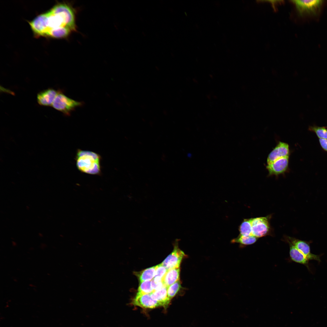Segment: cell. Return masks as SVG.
<instances>
[{"instance_id": "11", "label": "cell", "mask_w": 327, "mask_h": 327, "mask_svg": "<svg viewBox=\"0 0 327 327\" xmlns=\"http://www.w3.org/2000/svg\"><path fill=\"white\" fill-rule=\"evenodd\" d=\"M59 91L50 88L39 92L37 99L38 104L41 106H51Z\"/></svg>"}, {"instance_id": "5", "label": "cell", "mask_w": 327, "mask_h": 327, "mask_svg": "<svg viewBox=\"0 0 327 327\" xmlns=\"http://www.w3.org/2000/svg\"><path fill=\"white\" fill-rule=\"evenodd\" d=\"M285 240L288 243L294 246L302 253L309 260H315L320 262V256L316 255L311 253L310 246V242L302 240L291 237H285Z\"/></svg>"}, {"instance_id": "10", "label": "cell", "mask_w": 327, "mask_h": 327, "mask_svg": "<svg viewBox=\"0 0 327 327\" xmlns=\"http://www.w3.org/2000/svg\"><path fill=\"white\" fill-rule=\"evenodd\" d=\"M132 303L136 306L145 308L153 309L162 306L158 302L153 299L149 294H137Z\"/></svg>"}, {"instance_id": "20", "label": "cell", "mask_w": 327, "mask_h": 327, "mask_svg": "<svg viewBox=\"0 0 327 327\" xmlns=\"http://www.w3.org/2000/svg\"><path fill=\"white\" fill-rule=\"evenodd\" d=\"M181 288L180 280L168 287L167 295L171 300L173 297Z\"/></svg>"}, {"instance_id": "12", "label": "cell", "mask_w": 327, "mask_h": 327, "mask_svg": "<svg viewBox=\"0 0 327 327\" xmlns=\"http://www.w3.org/2000/svg\"><path fill=\"white\" fill-rule=\"evenodd\" d=\"M289 256L290 259L293 262L305 266L309 270V260L294 246L289 243Z\"/></svg>"}, {"instance_id": "18", "label": "cell", "mask_w": 327, "mask_h": 327, "mask_svg": "<svg viewBox=\"0 0 327 327\" xmlns=\"http://www.w3.org/2000/svg\"><path fill=\"white\" fill-rule=\"evenodd\" d=\"M154 292L151 285V281H144L140 282L137 294H149Z\"/></svg>"}, {"instance_id": "4", "label": "cell", "mask_w": 327, "mask_h": 327, "mask_svg": "<svg viewBox=\"0 0 327 327\" xmlns=\"http://www.w3.org/2000/svg\"><path fill=\"white\" fill-rule=\"evenodd\" d=\"M269 216L250 218L251 235L259 238L269 235L270 233Z\"/></svg>"}, {"instance_id": "15", "label": "cell", "mask_w": 327, "mask_h": 327, "mask_svg": "<svg viewBox=\"0 0 327 327\" xmlns=\"http://www.w3.org/2000/svg\"><path fill=\"white\" fill-rule=\"evenodd\" d=\"M156 267L157 266H156L140 272H135L134 274L138 277L140 282L151 280L154 277Z\"/></svg>"}, {"instance_id": "17", "label": "cell", "mask_w": 327, "mask_h": 327, "mask_svg": "<svg viewBox=\"0 0 327 327\" xmlns=\"http://www.w3.org/2000/svg\"><path fill=\"white\" fill-rule=\"evenodd\" d=\"M308 130L315 133L319 138L327 139V127L313 125L309 126Z\"/></svg>"}, {"instance_id": "13", "label": "cell", "mask_w": 327, "mask_h": 327, "mask_svg": "<svg viewBox=\"0 0 327 327\" xmlns=\"http://www.w3.org/2000/svg\"><path fill=\"white\" fill-rule=\"evenodd\" d=\"M167 287L164 286L160 289L154 291L150 294L151 298L158 302L162 306L166 308L171 300L167 293Z\"/></svg>"}, {"instance_id": "6", "label": "cell", "mask_w": 327, "mask_h": 327, "mask_svg": "<svg viewBox=\"0 0 327 327\" xmlns=\"http://www.w3.org/2000/svg\"><path fill=\"white\" fill-rule=\"evenodd\" d=\"M321 0H293L298 12L301 15L305 13H316L322 3Z\"/></svg>"}, {"instance_id": "14", "label": "cell", "mask_w": 327, "mask_h": 327, "mask_svg": "<svg viewBox=\"0 0 327 327\" xmlns=\"http://www.w3.org/2000/svg\"><path fill=\"white\" fill-rule=\"evenodd\" d=\"M180 267L168 270L162 280L164 285L168 287L180 280Z\"/></svg>"}, {"instance_id": "2", "label": "cell", "mask_w": 327, "mask_h": 327, "mask_svg": "<svg viewBox=\"0 0 327 327\" xmlns=\"http://www.w3.org/2000/svg\"><path fill=\"white\" fill-rule=\"evenodd\" d=\"M101 158L94 152L78 149L76 156L77 167L80 172L94 175L101 174Z\"/></svg>"}, {"instance_id": "1", "label": "cell", "mask_w": 327, "mask_h": 327, "mask_svg": "<svg viewBox=\"0 0 327 327\" xmlns=\"http://www.w3.org/2000/svg\"><path fill=\"white\" fill-rule=\"evenodd\" d=\"M74 10L71 5L58 3L29 22L35 35L56 38L68 37L76 30Z\"/></svg>"}, {"instance_id": "3", "label": "cell", "mask_w": 327, "mask_h": 327, "mask_svg": "<svg viewBox=\"0 0 327 327\" xmlns=\"http://www.w3.org/2000/svg\"><path fill=\"white\" fill-rule=\"evenodd\" d=\"M82 104V102L70 98L59 91L52 106L65 115H70L72 111Z\"/></svg>"}, {"instance_id": "16", "label": "cell", "mask_w": 327, "mask_h": 327, "mask_svg": "<svg viewBox=\"0 0 327 327\" xmlns=\"http://www.w3.org/2000/svg\"><path fill=\"white\" fill-rule=\"evenodd\" d=\"M258 238L253 236H243L239 235L237 237L231 241L232 243H238L242 246H244L254 243Z\"/></svg>"}, {"instance_id": "21", "label": "cell", "mask_w": 327, "mask_h": 327, "mask_svg": "<svg viewBox=\"0 0 327 327\" xmlns=\"http://www.w3.org/2000/svg\"><path fill=\"white\" fill-rule=\"evenodd\" d=\"M319 142L322 149L327 152V139L319 138Z\"/></svg>"}, {"instance_id": "8", "label": "cell", "mask_w": 327, "mask_h": 327, "mask_svg": "<svg viewBox=\"0 0 327 327\" xmlns=\"http://www.w3.org/2000/svg\"><path fill=\"white\" fill-rule=\"evenodd\" d=\"M289 149L288 144L280 141L269 154L267 163L269 164L282 158L289 157Z\"/></svg>"}, {"instance_id": "7", "label": "cell", "mask_w": 327, "mask_h": 327, "mask_svg": "<svg viewBox=\"0 0 327 327\" xmlns=\"http://www.w3.org/2000/svg\"><path fill=\"white\" fill-rule=\"evenodd\" d=\"M185 256L184 253L179 248L178 244H176L172 252L161 263L168 270L180 267L182 260Z\"/></svg>"}, {"instance_id": "9", "label": "cell", "mask_w": 327, "mask_h": 327, "mask_svg": "<svg viewBox=\"0 0 327 327\" xmlns=\"http://www.w3.org/2000/svg\"><path fill=\"white\" fill-rule=\"evenodd\" d=\"M289 157L278 159L273 162L267 164L266 166L269 175L276 176L283 174L288 167Z\"/></svg>"}, {"instance_id": "19", "label": "cell", "mask_w": 327, "mask_h": 327, "mask_svg": "<svg viewBox=\"0 0 327 327\" xmlns=\"http://www.w3.org/2000/svg\"><path fill=\"white\" fill-rule=\"evenodd\" d=\"M167 270L161 263L157 265L155 275L153 279L156 282L162 281V279Z\"/></svg>"}]
</instances>
